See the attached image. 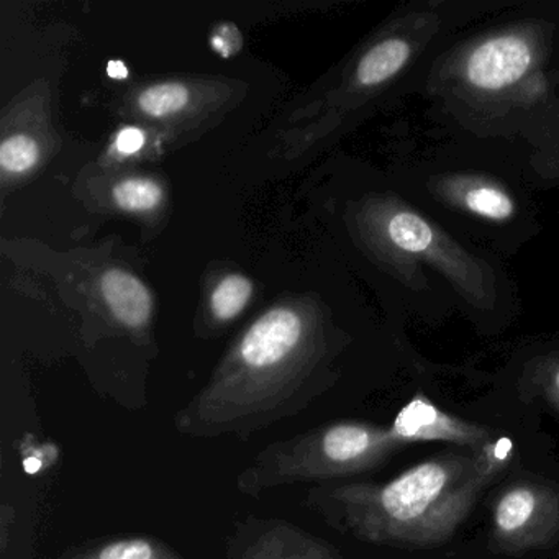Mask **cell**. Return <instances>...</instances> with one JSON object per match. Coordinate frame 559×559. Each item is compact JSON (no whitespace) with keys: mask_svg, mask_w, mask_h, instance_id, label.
Returning a JSON list of instances; mask_svg holds the SVG:
<instances>
[{"mask_svg":"<svg viewBox=\"0 0 559 559\" xmlns=\"http://www.w3.org/2000/svg\"><path fill=\"white\" fill-rule=\"evenodd\" d=\"M420 96L444 132L503 148L559 132V0L523 2L467 28Z\"/></svg>","mask_w":559,"mask_h":559,"instance_id":"cell-1","label":"cell"},{"mask_svg":"<svg viewBox=\"0 0 559 559\" xmlns=\"http://www.w3.org/2000/svg\"><path fill=\"white\" fill-rule=\"evenodd\" d=\"M362 230L399 317L428 326L460 313L480 336L509 330L520 312L503 258L451 230L394 182L362 205Z\"/></svg>","mask_w":559,"mask_h":559,"instance_id":"cell-2","label":"cell"},{"mask_svg":"<svg viewBox=\"0 0 559 559\" xmlns=\"http://www.w3.org/2000/svg\"><path fill=\"white\" fill-rule=\"evenodd\" d=\"M555 451L542 431L487 448L443 447L385 483L346 487L349 525L371 542L431 552L466 542L487 490L516 464ZM454 558V552H453Z\"/></svg>","mask_w":559,"mask_h":559,"instance_id":"cell-3","label":"cell"},{"mask_svg":"<svg viewBox=\"0 0 559 559\" xmlns=\"http://www.w3.org/2000/svg\"><path fill=\"white\" fill-rule=\"evenodd\" d=\"M440 132L428 145L407 143L395 188L484 250L519 253L543 228L522 163L503 146Z\"/></svg>","mask_w":559,"mask_h":559,"instance_id":"cell-4","label":"cell"},{"mask_svg":"<svg viewBox=\"0 0 559 559\" xmlns=\"http://www.w3.org/2000/svg\"><path fill=\"white\" fill-rule=\"evenodd\" d=\"M457 559L559 558V460L555 451L523 461L484 497Z\"/></svg>","mask_w":559,"mask_h":559,"instance_id":"cell-5","label":"cell"},{"mask_svg":"<svg viewBox=\"0 0 559 559\" xmlns=\"http://www.w3.org/2000/svg\"><path fill=\"white\" fill-rule=\"evenodd\" d=\"M513 0H421L395 15L388 31L359 57L353 83L366 94L420 93L428 71L467 28Z\"/></svg>","mask_w":559,"mask_h":559,"instance_id":"cell-6","label":"cell"},{"mask_svg":"<svg viewBox=\"0 0 559 559\" xmlns=\"http://www.w3.org/2000/svg\"><path fill=\"white\" fill-rule=\"evenodd\" d=\"M487 385L515 407L559 421V333L513 346L499 368L487 372Z\"/></svg>","mask_w":559,"mask_h":559,"instance_id":"cell-7","label":"cell"},{"mask_svg":"<svg viewBox=\"0 0 559 559\" xmlns=\"http://www.w3.org/2000/svg\"><path fill=\"white\" fill-rule=\"evenodd\" d=\"M302 335L299 316L289 309H274L251 325L240 343V358L248 368L263 369L283 361Z\"/></svg>","mask_w":559,"mask_h":559,"instance_id":"cell-8","label":"cell"},{"mask_svg":"<svg viewBox=\"0 0 559 559\" xmlns=\"http://www.w3.org/2000/svg\"><path fill=\"white\" fill-rule=\"evenodd\" d=\"M103 294L114 316L123 325H145L152 316L153 300L142 281L122 270L107 271L100 281Z\"/></svg>","mask_w":559,"mask_h":559,"instance_id":"cell-9","label":"cell"},{"mask_svg":"<svg viewBox=\"0 0 559 559\" xmlns=\"http://www.w3.org/2000/svg\"><path fill=\"white\" fill-rule=\"evenodd\" d=\"M320 447L325 460L336 469H365L369 450L368 428L362 421L335 425L323 433Z\"/></svg>","mask_w":559,"mask_h":559,"instance_id":"cell-10","label":"cell"},{"mask_svg":"<svg viewBox=\"0 0 559 559\" xmlns=\"http://www.w3.org/2000/svg\"><path fill=\"white\" fill-rule=\"evenodd\" d=\"M188 103V87L179 83L155 84L139 96V109L155 119L175 116L181 112Z\"/></svg>","mask_w":559,"mask_h":559,"instance_id":"cell-11","label":"cell"},{"mask_svg":"<svg viewBox=\"0 0 559 559\" xmlns=\"http://www.w3.org/2000/svg\"><path fill=\"white\" fill-rule=\"evenodd\" d=\"M251 290H253V286L250 281L247 277L238 276V274H231L222 280L212 294V310H214L215 317L224 322L235 319L250 300Z\"/></svg>","mask_w":559,"mask_h":559,"instance_id":"cell-12","label":"cell"},{"mask_svg":"<svg viewBox=\"0 0 559 559\" xmlns=\"http://www.w3.org/2000/svg\"><path fill=\"white\" fill-rule=\"evenodd\" d=\"M163 189L152 179H127L114 188V201L123 211L148 212L158 207Z\"/></svg>","mask_w":559,"mask_h":559,"instance_id":"cell-13","label":"cell"},{"mask_svg":"<svg viewBox=\"0 0 559 559\" xmlns=\"http://www.w3.org/2000/svg\"><path fill=\"white\" fill-rule=\"evenodd\" d=\"M40 158L37 142L28 135H14L0 145V165L5 171L22 175L31 171Z\"/></svg>","mask_w":559,"mask_h":559,"instance_id":"cell-14","label":"cell"},{"mask_svg":"<svg viewBox=\"0 0 559 559\" xmlns=\"http://www.w3.org/2000/svg\"><path fill=\"white\" fill-rule=\"evenodd\" d=\"M91 559H162V556L146 539H122L110 543Z\"/></svg>","mask_w":559,"mask_h":559,"instance_id":"cell-15","label":"cell"},{"mask_svg":"<svg viewBox=\"0 0 559 559\" xmlns=\"http://www.w3.org/2000/svg\"><path fill=\"white\" fill-rule=\"evenodd\" d=\"M146 136L136 127H127L120 130L116 139V150L120 155H135L145 145Z\"/></svg>","mask_w":559,"mask_h":559,"instance_id":"cell-16","label":"cell"},{"mask_svg":"<svg viewBox=\"0 0 559 559\" xmlns=\"http://www.w3.org/2000/svg\"><path fill=\"white\" fill-rule=\"evenodd\" d=\"M107 74H109L112 80L123 81L129 76V70H127L122 61H110L109 67H107Z\"/></svg>","mask_w":559,"mask_h":559,"instance_id":"cell-17","label":"cell"},{"mask_svg":"<svg viewBox=\"0 0 559 559\" xmlns=\"http://www.w3.org/2000/svg\"><path fill=\"white\" fill-rule=\"evenodd\" d=\"M41 463L37 460V457H31V460L25 461V471L31 474L37 473L40 469Z\"/></svg>","mask_w":559,"mask_h":559,"instance_id":"cell-18","label":"cell"},{"mask_svg":"<svg viewBox=\"0 0 559 559\" xmlns=\"http://www.w3.org/2000/svg\"><path fill=\"white\" fill-rule=\"evenodd\" d=\"M556 559H559V558H556Z\"/></svg>","mask_w":559,"mask_h":559,"instance_id":"cell-19","label":"cell"}]
</instances>
